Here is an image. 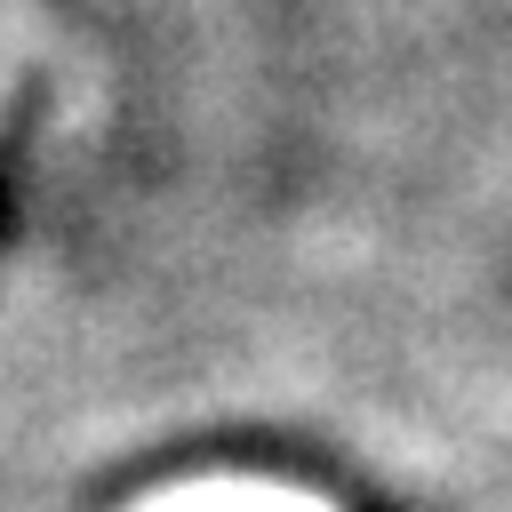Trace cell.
I'll return each mask as SVG.
<instances>
[{
    "label": "cell",
    "instance_id": "cell-1",
    "mask_svg": "<svg viewBox=\"0 0 512 512\" xmlns=\"http://www.w3.org/2000/svg\"><path fill=\"white\" fill-rule=\"evenodd\" d=\"M144 512H328L296 488H256V480H208V488H176V496H152Z\"/></svg>",
    "mask_w": 512,
    "mask_h": 512
}]
</instances>
